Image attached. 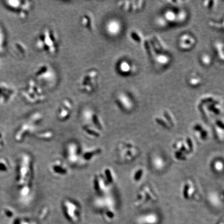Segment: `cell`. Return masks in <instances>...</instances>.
Here are the masks:
<instances>
[{
    "mask_svg": "<svg viewBox=\"0 0 224 224\" xmlns=\"http://www.w3.org/2000/svg\"><path fill=\"white\" fill-rule=\"evenodd\" d=\"M49 171L54 177L62 178L69 173V169L67 164L60 159H55L49 166Z\"/></svg>",
    "mask_w": 224,
    "mask_h": 224,
    "instance_id": "cell-14",
    "label": "cell"
},
{
    "mask_svg": "<svg viewBox=\"0 0 224 224\" xmlns=\"http://www.w3.org/2000/svg\"><path fill=\"white\" fill-rule=\"evenodd\" d=\"M63 210L67 218L72 223L79 221L80 217V209L79 205L70 199L63 201Z\"/></svg>",
    "mask_w": 224,
    "mask_h": 224,
    "instance_id": "cell-9",
    "label": "cell"
},
{
    "mask_svg": "<svg viewBox=\"0 0 224 224\" xmlns=\"http://www.w3.org/2000/svg\"><path fill=\"white\" fill-rule=\"evenodd\" d=\"M5 145V139L4 134L0 131V151L4 148Z\"/></svg>",
    "mask_w": 224,
    "mask_h": 224,
    "instance_id": "cell-24",
    "label": "cell"
},
{
    "mask_svg": "<svg viewBox=\"0 0 224 224\" xmlns=\"http://www.w3.org/2000/svg\"><path fill=\"white\" fill-rule=\"evenodd\" d=\"M36 48L42 53L54 56L59 50V39L53 29L46 27L41 31L35 40Z\"/></svg>",
    "mask_w": 224,
    "mask_h": 224,
    "instance_id": "cell-2",
    "label": "cell"
},
{
    "mask_svg": "<svg viewBox=\"0 0 224 224\" xmlns=\"http://www.w3.org/2000/svg\"><path fill=\"white\" fill-rule=\"evenodd\" d=\"M53 136V132L51 131H44L38 132L36 134V137L39 139L42 140H49L52 138Z\"/></svg>",
    "mask_w": 224,
    "mask_h": 224,
    "instance_id": "cell-21",
    "label": "cell"
},
{
    "mask_svg": "<svg viewBox=\"0 0 224 224\" xmlns=\"http://www.w3.org/2000/svg\"><path fill=\"white\" fill-rule=\"evenodd\" d=\"M22 96L27 102L31 104L41 103L47 98L44 88L33 78L27 82L22 91Z\"/></svg>",
    "mask_w": 224,
    "mask_h": 224,
    "instance_id": "cell-5",
    "label": "cell"
},
{
    "mask_svg": "<svg viewBox=\"0 0 224 224\" xmlns=\"http://www.w3.org/2000/svg\"><path fill=\"white\" fill-rule=\"evenodd\" d=\"M110 184L107 181L101 172L95 174L92 180V186L98 196H102L108 191Z\"/></svg>",
    "mask_w": 224,
    "mask_h": 224,
    "instance_id": "cell-13",
    "label": "cell"
},
{
    "mask_svg": "<svg viewBox=\"0 0 224 224\" xmlns=\"http://www.w3.org/2000/svg\"><path fill=\"white\" fill-rule=\"evenodd\" d=\"M43 119V115L39 112L34 113L28 119L27 122L22 123L17 129L14 135L15 141L22 142L28 135L36 132L37 126Z\"/></svg>",
    "mask_w": 224,
    "mask_h": 224,
    "instance_id": "cell-6",
    "label": "cell"
},
{
    "mask_svg": "<svg viewBox=\"0 0 224 224\" xmlns=\"http://www.w3.org/2000/svg\"><path fill=\"white\" fill-rule=\"evenodd\" d=\"M82 149L77 142L71 141L67 144L65 149V155L67 161L73 165L80 164V154Z\"/></svg>",
    "mask_w": 224,
    "mask_h": 224,
    "instance_id": "cell-8",
    "label": "cell"
},
{
    "mask_svg": "<svg viewBox=\"0 0 224 224\" xmlns=\"http://www.w3.org/2000/svg\"><path fill=\"white\" fill-rule=\"evenodd\" d=\"M105 28L106 32L109 36H116L120 33L122 30V25L117 20L112 19L107 22Z\"/></svg>",
    "mask_w": 224,
    "mask_h": 224,
    "instance_id": "cell-16",
    "label": "cell"
},
{
    "mask_svg": "<svg viewBox=\"0 0 224 224\" xmlns=\"http://www.w3.org/2000/svg\"><path fill=\"white\" fill-rule=\"evenodd\" d=\"M202 60H203V63L205 64H208L210 62V59L208 56H205L202 58Z\"/></svg>",
    "mask_w": 224,
    "mask_h": 224,
    "instance_id": "cell-26",
    "label": "cell"
},
{
    "mask_svg": "<svg viewBox=\"0 0 224 224\" xmlns=\"http://www.w3.org/2000/svg\"><path fill=\"white\" fill-rule=\"evenodd\" d=\"M101 172L110 185L113 184L114 181V176L113 171L111 169L108 168H104Z\"/></svg>",
    "mask_w": 224,
    "mask_h": 224,
    "instance_id": "cell-19",
    "label": "cell"
},
{
    "mask_svg": "<svg viewBox=\"0 0 224 224\" xmlns=\"http://www.w3.org/2000/svg\"><path fill=\"white\" fill-rule=\"evenodd\" d=\"M100 73L96 68L87 70L80 76L77 82V88L80 92L90 95L96 92L99 84Z\"/></svg>",
    "mask_w": 224,
    "mask_h": 224,
    "instance_id": "cell-4",
    "label": "cell"
},
{
    "mask_svg": "<svg viewBox=\"0 0 224 224\" xmlns=\"http://www.w3.org/2000/svg\"><path fill=\"white\" fill-rule=\"evenodd\" d=\"M117 101L120 106L127 109L131 106V101L129 97L125 94H119L118 96Z\"/></svg>",
    "mask_w": 224,
    "mask_h": 224,
    "instance_id": "cell-18",
    "label": "cell"
},
{
    "mask_svg": "<svg viewBox=\"0 0 224 224\" xmlns=\"http://www.w3.org/2000/svg\"><path fill=\"white\" fill-rule=\"evenodd\" d=\"M141 223L144 224H155L157 222V217L154 214L145 215L141 218Z\"/></svg>",
    "mask_w": 224,
    "mask_h": 224,
    "instance_id": "cell-20",
    "label": "cell"
},
{
    "mask_svg": "<svg viewBox=\"0 0 224 224\" xmlns=\"http://www.w3.org/2000/svg\"><path fill=\"white\" fill-rule=\"evenodd\" d=\"M81 119L83 125H89L102 131L104 126L99 115L92 108L86 107L82 111Z\"/></svg>",
    "mask_w": 224,
    "mask_h": 224,
    "instance_id": "cell-7",
    "label": "cell"
},
{
    "mask_svg": "<svg viewBox=\"0 0 224 224\" xmlns=\"http://www.w3.org/2000/svg\"><path fill=\"white\" fill-rule=\"evenodd\" d=\"M9 163L7 159L0 158V174H5L9 170Z\"/></svg>",
    "mask_w": 224,
    "mask_h": 224,
    "instance_id": "cell-22",
    "label": "cell"
},
{
    "mask_svg": "<svg viewBox=\"0 0 224 224\" xmlns=\"http://www.w3.org/2000/svg\"><path fill=\"white\" fill-rule=\"evenodd\" d=\"M223 224V222H221V223H220V224Z\"/></svg>",
    "mask_w": 224,
    "mask_h": 224,
    "instance_id": "cell-28",
    "label": "cell"
},
{
    "mask_svg": "<svg viewBox=\"0 0 224 224\" xmlns=\"http://www.w3.org/2000/svg\"><path fill=\"white\" fill-rule=\"evenodd\" d=\"M101 147L96 146L87 147L82 150L79 166L86 165L95 160L101 154Z\"/></svg>",
    "mask_w": 224,
    "mask_h": 224,
    "instance_id": "cell-12",
    "label": "cell"
},
{
    "mask_svg": "<svg viewBox=\"0 0 224 224\" xmlns=\"http://www.w3.org/2000/svg\"><path fill=\"white\" fill-rule=\"evenodd\" d=\"M166 17L167 19L169 20H173L175 18V15H174V14L173 12H167L166 15Z\"/></svg>",
    "mask_w": 224,
    "mask_h": 224,
    "instance_id": "cell-25",
    "label": "cell"
},
{
    "mask_svg": "<svg viewBox=\"0 0 224 224\" xmlns=\"http://www.w3.org/2000/svg\"><path fill=\"white\" fill-rule=\"evenodd\" d=\"M82 129L83 134L86 137L91 139L100 138L102 135V131L96 128L95 127L91 126L89 125H83Z\"/></svg>",
    "mask_w": 224,
    "mask_h": 224,
    "instance_id": "cell-17",
    "label": "cell"
},
{
    "mask_svg": "<svg viewBox=\"0 0 224 224\" xmlns=\"http://www.w3.org/2000/svg\"><path fill=\"white\" fill-rule=\"evenodd\" d=\"M158 60H159L160 63H166L168 61V59L166 57L161 56L160 58L158 59Z\"/></svg>",
    "mask_w": 224,
    "mask_h": 224,
    "instance_id": "cell-27",
    "label": "cell"
},
{
    "mask_svg": "<svg viewBox=\"0 0 224 224\" xmlns=\"http://www.w3.org/2000/svg\"><path fill=\"white\" fill-rule=\"evenodd\" d=\"M119 69L120 71L123 73H127L130 70V66L129 63L127 62H122L119 65Z\"/></svg>",
    "mask_w": 224,
    "mask_h": 224,
    "instance_id": "cell-23",
    "label": "cell"
},
{
    "mask_svg": "<svg viewBox=\"0 0 224 224\" xmlns=\"http://www.w3.org/2000/svg\"><path fill=\"white\" fill-rule=\"evenodd\" d=\"M73 101L69 98L63 99L60 103L57 111V117L61 122L68 120L73 112Z\"/></svg>",
    "mask_w": 224,
    "mask_h": 224,
    "instance_id": "cell-11",
    "label": "cell"
},
{
    "mask_svg": "<svg viewBox=\"0 0 224 224\" xmlns=\"http://www.w3.org/2000/svg\"><path fill=\"white\" fill-rule=\"evenodd\" d=\"M32 170V159L30 155L26 153L21 155L17 170L16 181L20 196L22 198L28 197L31 192Z\"/></svg>",
    "mask_w": 224,
    "mask_h": 224,
    "instance_id": "cell-1",
    "label": "cell"
},
{
    "mask_svg": "<svg viewBox=\"0 0 224 224\" xmlns=\"http://www.w3.org/2000/svg\"><path fill=\"white\" fill-rule=\"evenodd\" d=\"M9 5L18 14L20 18L25 19L30 16L33 4L30 1H14L9 2Z\"/></svg>",
    "mask_w": 224,
    "mask_h": 224,
    "instance_id": "cell-10",
    "label": "cell"
},
{
    "mask_svg": "<svg viewBox=\"0 0 224 224\" xmlns=\"http://www.w3.org/2000/svg\"><path fill=\"white\" fill-rule=\"evenodd\" d=\"M79 24L82 28L89 32L94 31L96 28L95 18L92 12L86 11L79 17Z\"/></svg>",
    "mask_w": 224,
    "mask_h": 224,
    "instance_id": "cell-15",
    "label": "cell"
},
{
    "mask_svg": "<svg viewBox=\"0 0 224 224\" xmlns=\"http://www.w3.org/2000/svg\"><path fill=\"white\" fill-rule=\"evenodd\" d=\"M33 78L43 87H51L56 84L58 75L55 68L48 63H43L36 66L33 71Z\"/></svg>",
    "mask_w": 224,
    "mask_h": 224,
    "instance_id": "cell-3",
    "label": "cell"
}]
</instances>
